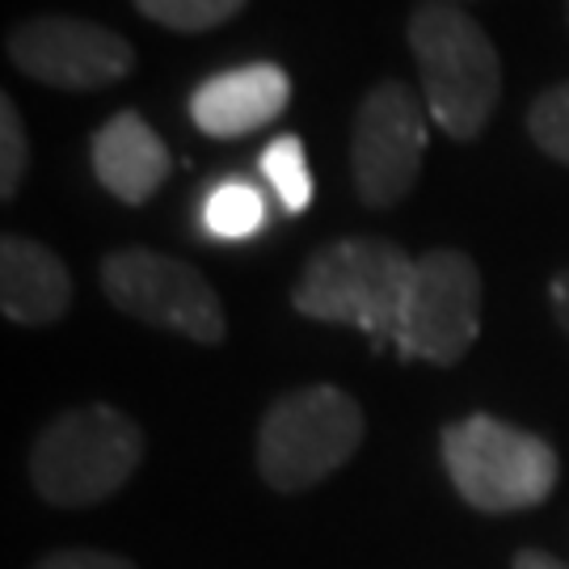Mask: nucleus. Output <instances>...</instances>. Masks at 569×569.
Masks as SVG:
<instances>
[{
	"label": "nucleus",
	"instance_id": "obj_1",
	"mask_svg": "<svg viewBox=\"0 0 569 569\" xmlns=\"http://www.w3.org/2000/svg\"><path fill=\"white\" fill-rule=\"evenodd\" d=\"M406 34L430 122L448 140H477L502 98V56L486 26L460 4L427 0L409 13Z\"/></svg>",
	"mask_w": 569,
	"mask_h": 569
},
{
	"label": "nucleus",
	"instance_id": "obj_2",
	"mask_svg": "<svg viewBox=\"0 0 569 569\" xmlns=\"http://www.w3.org/2000/svg\"><path fill=\"white\" fill-rule=\"evenodd\" d=\"M413 258L388 237L321 244L291 283V308L308 321L363 329L376 346L401 338Z\"/></svg>",
	"mask_w": 569,
	"mask_h": 569
},
{
	"label": "nucleus",
	"instance_id": "obj_3",
	"mask_svg": "<svg viewBox=\"0 0 569 569\" xmlns=\"http://www.w3.org/2000/svg\"><path fill=\"white\" fill-rule=\"evenodd\" d=\"M143 465V430L114 406H77L56 413L30 443V486L42 502L63 510L114 498Z\"/></svg>",
	"mask_w": 569,
	"mask_h": 569
},
{
	"label": "nucleus",
	"instance_id": "obj_4",
	"mask_svg": "<svg viewBox=\"0 0 569 569\" xmlns=\"http://www.w3.org/2000/svg\"><path fill=\"white\" fill-rule=\"evenodd\" d=\"M363 406L338 385H305L274 397L258 427L253 465L266 489L305 493L363 448Z\"/></svg>",
	"mask_w": 569,
	"mask_h": 569
},
{
	"label": "nucleus",
	"instance_id": "obj_5",
	"mask_svg": "<svg viewBox=\"0 0 569 569\" xmlns=\"http://www.w3.org/2000/svg\"><path fill=\"white\" fill-rule=\"evenodd\" d=\"M451 486L472 510L515 515L549 502L561 481V460L549 439L510 427L493 413H468L439 435Z\"/></svg>",
	"mask_w": 569,
	"mask_h": 569
},
{
	"label": "nucleus",
	"instance_id": "obj_6",
	"mask_svg": "<svg viewBox=\"0 0 569 569\" xmlns=\"http://www.w3.org/2000/svg\"><path fill=\"white\" fill-rule=\"evenodd\" d=\"M98 279H102L106 300L131 321L182 333L199 346H220L228 338V312L220 305V291L207 283L199 266L182 258L127 244L106 253Z\"/></svg>",
	"mask_w": 569,
	"mask_h": 569
},
{
	"label": "nucleus",
	"instance_id": "obj_7",
	"mask_svg": "<svg viewBox=\"0 0 569 569\" xmlns=\"http://www.w3.org/2000/svg\"><path fill=\"white\" fill-rule=\"evenodd\" d=\"M430 110L406 81H380L363 93L350 122V182L371 211L406 203L422 178Z\"/></svg>",
	"mask_w": 569,
	"mask_h": 569
},
{
	"label": "nucleus",
	"instance_id": "obj_8",
	"mask_svg": "<svg viewBox=\"0 0 569 569\" xmlns=\"http://www.w3.org/2000/svg\"><path fill=\"white\" fill-rule=\"evenodd\" d=\"M481 266L465 249H430L413 258L397 350L406 359L456 367L481 333Z\"/></svg>",
	"mask_w": 569,
	"mask_h": 569
},
{
	"label": "nucleus",
	"instance_id": "obj_9",
	"mask_svg": "<svg viewBox=\"0 0 569 569\" xmlns=\"http://www.w3.org/2000/svg\"><path fill=\"white\" fill-rule=\"evenodd\" d=\"M4 56L21 77L68 93H93L119 84L136 68V47L119 30L84 18H26L9 30Z\"/></svg>",
	"mask_w": 569,
	"mask_h": 569
},
{
	"label": "nucleus",
	"instance_id": "obj_10",
	"mask_svg": "<svg viewBox=\"0 0 569 569\" xmlns=\"http://www.w3.org/2000/svg\"><path fill=\"white\" fill-rule=\"evenodd\" d=\"M291 106V77L279 63H241L190 93V122L211 140H241L262 131Z\"/></svg>",
	"mask_w": 569,
	"mask_h": 569
},
{
	"label": "nucleus",
	"instance_id": "obj_11",
	"mask_svg": "<svg viewBox=\"0 0 569 569\" xmlns=\"http://www.w3.org/2000/svg\"><path fill=\"white\" fill-rule=\"evenodd\" d=\"M89 161H93V178L102 182V190H110L127 207H143L173 173V152L143 122L140 110L110 114L89 143Z\"/></svg>",
	"mask_w": 569,
	"mask_h": 569
},
{
	"label": "nucleus",
	"instance_id": "obj_12",
	"mask_svg": "<svg viewBox=\"0 0 569 569\" xmlns=\"http://www.w3.org/2000/svg\"><path fill=\"white\" fill-rule=\"evenodd\" d=\"M72 308V274L56 249L9 232L0 241V312L13 326H56Z\"/></svg>",
	"mask_w": 569,
	"mask_h": 569
},
{
	"label": "nucleus",
	"instance_id": "obj_13",
	"mask_svg": "<svg viewBox=\"0 0 569 569\" xmlns=\"http://www.w3.org/2000/svg\"><path fill=\"white\" fill-rule=\"evenodd\" d=\"M266 224V199L258 186L228 178L211 186L203 199V228L216 241H249Z\"/></svg>",
	"mask_w": 569,
	"mask_h": 569
},
{
	"label": "nucleus",
	"instance_id": "obj_14",
	"mask_svg": "<svg viewBox=\"0 0 569 569\" xmlns=\"http://www.w3.org/2000/svg\"><path fill=\"white\" fill-rule=\"evenodd\" d=\"M262 178L270 182V190L279 194V203L300 216L312 207V173H308L305 140L300 136H279L262 148Z\"/></svg>",
	"mask_w": 569,
	"mask_h": 569
},
{
	"label": "nucleus",
	"instance_id": "obj_15",
	"mask_svg": "<svg viewBox=\"0 0 569 569\" xmlns=\"http://www.w3.org/2000/svg\"><path fill=\"white\" fill-rule=\"evenodd\" d=\"M131 4L136 13L178 34H207L244 9V0H131Z\"/></svg>",
	"mask_w": 569,
	"mask_h": 569
},
{
	"label": "nucleus",
	"instance_id": "obj_16",
	"mask_svg": "<svg viewBox=\"0 0 569 569\" xmlns=\"http://www.w3.org/2000/svg\"><path fill=\"white\" fill-rule=\"evenodd\" d=\"M528 136L549 161L569 169V81L536 93L528 106Z\"/></svg>",
	"mask_w": 569,
	"mask_h": 569
},
{
	"label": "nucleus",
	"instance_id": "obj_17",
	"mask_svg": "<svg viewBox=\"0 0 569 569\" xmlns=\"http://www.w3.org/2000/svg\"><path fill=\"white\" fill-rule=\"evenodd\" d=\"M30 169V136L21 119L18 102L9 93H0V199H18L21 182Z\"/></svg>",
	"mask_w": 569,
	"mask_h": 569
},
{
	"label": "nucleus",
	"instance_id": "obj_18",
	"mask_svg": "<svg viewBox=\"0 0 569 569\" xmlns=\"http://www.w3.org/2000/svg\"><path fill=\"white\" fill-rule=\"evenodd\" d=\"M34 569H140L131 557H119V552H102V549H56L39 557Z\"/></svg>",
	"mask_w": 569,
	"mask_h": 569
},
{
	"label": "nucleus",
	"instance_id": "obj_19",
	"mask_svg": "<svg viewBox=\"0 0 569 569\" xmlns=\"http://www.w3.org/2000/svg\"><path fill=\"white\" fill-rule=\"evenodd\" d=\"M549 300H552V317H557V326L566 329V338H569V266L552 279Z\"/></svg>",
	"mask_w": 569,
	"mask_h": 569
},
{
	"label": "nucleus",
	"instance_id": "obj_20",
	"mask_svg": "<svg viewBox=\"0 0 569 569\" xmlns=\"http://www.w3.org/2000/svg\"><path fill=\"white\" fill-rule=\"evenodd\" d=\"M510 569H569V561H561V557H552L545 549H519Z\"/></svg>",
	"mask_w": 569,
	"mask_h": 569
},
{
	"label": "nucleus",
	"instance_id": "obj_21",
	"mask_svg": "<svg viewBox=\"0 0 569 569\" xmlns=\"http://www.w3.org/2000/svg\"><path fill=\"white\" fill-rule=\"evenodd\" d=\"M448 4H460V0H448Z\"/></svg>",
	"mask_w": 569,
	"mask_h": 569
}]
</instances>
